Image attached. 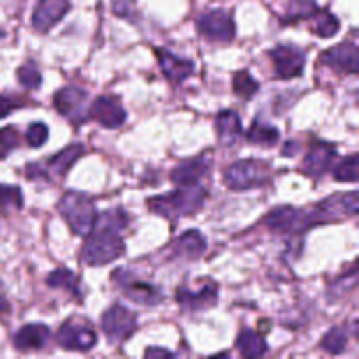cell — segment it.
<instances>
[{"label":"cell","mask_w":359,"mask_h":359,"mask_svg":"<svg viewBox=\"0 0 359 359\" xmlns=\"http://www.w3.org/2000/svg\"><path fill=\"white\" fill-rule=\"evenodd\" d=\"M128 223V216L123 209L107 210L97 219L93 230L88 235L81 258L90 266H102L114 262L125 252V242H123L119 231Z\"/></svg>","instance_id":"obj_1"},{"label":"cell","mask_w":359,"mask_h":359,"mask_svg":"<svg viewBox=\"0 0 359 359\" xmlns=\"http://www.w3.org/2000/svg\"><path fill=\"white\" fill-rule=\"evenodd\" d=\"M205 202V189L200 188L198 184L193 186H179L177 191H172L168 195L154 196L147 200V207L154 214L167 217V219H175V217L193 216L198 212Z\"/></svg>","instance_id":"obj_2"},{"label":"cell","mask_w":359,"mask_h":359,"mask_svg":"<svg viewBox=\"0 0 359 359\" xmlns=\"http://www.w3.org/2000/svg\"><path fill=\"white\" fill-rule=\"evenodd\" d=\"M58 210L69 223L70 230L81 237H88L97 223V210H95L93 202L83 193H65L60 200Z\"/></svg>","instance_id":"obj_3"},{"label":"cell","mask_w":359,"mask_h":359,"mask_svg":"<svg viewBox=\"0 0 359 359\" xmlns=\"http://www.w3.org/2000/svg\"><path fill=\"white\" fill-rule=\"evenodd\" d=\"M270 179V168L265 161L242 160L224 170V182L233 191L259 188Z\"/></svg>","instance_id":"obj_4"},{"label":"cell","mask_w":359,"mask_h":359,"mask_svg":"<svg viewBox=\"0 0 359 359\" xmlns=\"http://www.w3.org/2000/svg\"><path fill=\"white\" fill-rule=\"evenodd\" d=\"M112 280L118 284L119 290L123 291V294L128 300L135 302L139 305H158L165 298L160 287L153 286L149 283H144V280H139L128 270H116L112 273Z\"/></svg>","instance_id":"obj_5"},{"label":"cell","mask_w":359,"mask_h":359,"mask_svg":"<svg viewBox=\"0 0 359 359\" xmlns=\"http://www.w3.org/2000/svg\"><path fill=\"white\" fill-rule=\"evenodd\" d=\"M359 210L358 191L335 195L319 203L314 210H311L314 224L328 223V221L342 219V217H356Z\"/></svg>","instance_id":"obj_6"},{"label":"cell","mask_w":359,"mask_h":359,"mask_svg":"<svg viewBox=\"0 0 359 359\" xmlns=\"http://www.w3.org/2000/svg\"><path fill=\"white\" fill-rule=\"evenodd\" d=\"M137 328V319L132 311L123 305H112L104 312L102 318V332L109 339V342L119 344L133 335Z\"/></svg>","instance_id":"obj_7"},{"label":"cell","mask_w":359,"mask_h":359,"mask_svg":"<svg viewBox=\"0 0 359 359\" xmlns=\"http://www.w3.org/2000/svg\"><path fill=\"white\" fill-rule=\"evenodd\" d=\"M60 347L67 351H90L97 344V333L81 319H69L56 333Z\"/></svg>","instance_id":"obj_8"},{"label":"cell","mask_w":359,"mask_h":359,"mask_svg":"<svg viewBox=\"0 0 359 359\" xmlns=\"http://www.w3.org/2000/svg\"><path fill=\"white\" fill-rule=\"evenodd\" d=\"M265 223L270 230L279 231V233H293V231H305L314 226L312 214L305 210L294 209V207L284 205L279 209H273L265 217Z\"/></svg>","instance_id":"obj_9"},{"label":"cell","mask_w":359,"mask_h":359,"mask_svg":"<svg viewBox=\"0 0 359 359\" xmlns=\"http://www.w3.org/2000/svg\"><path fill=\"white\" fill-rule=\"evenodd\" d=\"M196 28L203 37L214 42H230L235 37L233 20L223 9H212L203 13L196 21Z\"/></svg>","instance_id":"obj_10"},{"label":"cell","mask_w":359,"mask_h":359,"mask_svg":"<svg viewBox=\"0 0 359 359\" xmlns=\"http://www.w3.org/2000/svg\"><path fill=\"white\" fill-rule=\"evenodd\" d=\"M273 60V69L279 79H293L304 72L305 53L294 46H277L270 51Z\"/></svg>","instance_id":"obj_11"},{"label":"cell","mask_w":359,"mask_h":359,"mask_svg":"<svg viewBox=\"0 0 359 359\" xmlns=\"http://www.w3.org/2000/svg\"><path fill=\"white\" fill-rule=\"evenodd\" d=\"M90 116L95 121L100 123L104 128L109 130L119 128L126 119V112L121 107L118 98L107 97V95L95 98L90 107Z\"/></svg>","instance_id":"obj_12"},{"label":"cell","mask_w":359,"mask_h":359,"mask_svg":"<svg viewBox=\"0 0 359 359\" xmlns=\"http://www.w3.org/2000/svg\"><path fill=\"white\" fill-rule=\"evenodd\" d=\"M70 9L69 0H39L32 16V25L37 32L51 30Z\"/></svg>","instance_id":"obj_13"},{"label":"cell","mask_w":359,"mask_h":359,"mask_svg":"<svg viewBox=\"0 0 359 359\" xmlns=\"http://www.w3.org/2000/svg\"><path fill=\"white\" fill-rule=\"evenodd\" d=\"M86 91H83L77 86H67L62 88L58 93L55 95L53 102H55V107L60 114L67 116L72 121H83L86 116H84V102H86Z\"/></svg>","instance_id":"obj_14"},{"label":"cell","mask_w":359,"mask_h":359,"mask_svg":"<svg viewBox=\"0 0 359 359\" xmlns=\"http://www.w3.org/2000/svg\"><path fill=\"white\" fill-rule=\"evenodd\" d=\"M335 156L337 151L333 144L316 142L314 146L309 149L307 156H305L302 172H304L305 175H309V177H319V175H323L330 167H332Z\"/></svg>","instance_id":"obj_15"},{"label":"cell","mask_w":359,"mask_h":359,"mask_svg":"<svg viewBox=\"0 0 359 359\" xmlns=\"http://www.w3.org/2000/svg\"><path fill=\"white\" fill-rule=\"evenodd\" d=\"M323 62L346 74H358L359 51L354 42H342L323 55Z\"/></svg>","instance_id":"obj_16"},{"label":"cell","mask_w":359,"mask_h":359,"mask_svg":"<svg viewBox=\"0 0 359 359\" xmlns=\"http://www.w3.org/2000/svg\"><path fill=\"white\" fill-rule=\"evenodd\" d=\"M177 302L181 304L182 309L191 312L203 311V309H210L216 305L217 302V286L210 280L203 283V286L198 291L186 290L181 287L177 291Z\"/></svg>","instance_id":"obj_17"},{"label":"cell","mask_w":359,"mask_h":359,"mask_svg":"<svg viewBox=\"0 0 359 359\" xmlns=\"http://www.w3.org/2000/svg\"><path fill=\"white\" fill-rule=\"evenodd\" d=\"M210 165V154H202V156L195 158V160H189L181 163L179 167H175L172 170L170 179L172 182H175L177 186H193L198 184L200 179L205 175V172L209 170Z\"/></svg>","instance_id":"obj_18"},{"label":"cell","mask_w":359,"mask_h":359,"mask_svg":"<svg viewBox=\"0 0 359 359\" xmlns=\"http://www.w3.org/2000/svg\"><path fill=\"white\" fill-rule=\"evenodd\" d=\"M207 249V241L198 230L184 231L172 245V255L179 259H198Z\"/></svg>","instance_id":"obj_19"},{"label":"cell","mask_w":359,"mask_h":359,"mask_svg":"<svg viewBox=\"0 0 359 359\" xmlns=\"http://www.w3.org/2000/svg\"><path fill=\"white\" fill-rule=\"evenodd\" d=\"M51 339V332L46 325H27L14 335V347L20 351L42 349Z\"/></svg>","instance_id":"obj_20"},{"label":"cell","mask_w":359,"mask_h":359,"mask_svg":"<svg viewBox=\"0 0 359 359\" xmlns=\"http://www.w3.org/2000/svg\"><path fill=\"white\" fill-rule=\"evenodd\" d=\"M158 62H160L161 70H163L165 77L174 83H182L184 79H188L189 76L193 74L195 67H193V62L189 60H182L177 58L172 53L165 51V49H158L156 51Z\"/></svg>","instance_id":"obj_21"},{"label":"cell","mask_w":359,"mask_h":359,"mask_svg":"<svg viewBox=\"0 0 359 359\" xmlns=\"http://www.w3.org/2000/svg\"><path fill=\"white\" fill-rule=\"evenodd\" d=\"M217 139L223 146H233L242 137L241 118L235 111H223L216 118Z\"/></svg>","instance_id":"obj_22"},{"label":"cell","mask_w":359,"mask_h":359,"mask_svg":"<svg viewBox=\"0 0 359 359\" xmlns=\"http://www.w3.org/2000/svg\"><path fill=\"white\" fill-rule=\"evenodd\" d=\"M237 349L244 358H259L266 354L269 346L259 333L252 332V330H244L237 337Z\"/></svg>","instance_id":"obj_23"},{"label":"cell","mask_w":359,"mask_h":359,"mask_svg":"<svg viewBox=\"0 0 359 359\" xmlns=\"http://www.w3.org/2000/svg\"><path fill=\"white\" fill-rule=\"evenodd\" d=\"M84 154V147L81 144H72V146L65 147L60 153H56L55 156L49 160V168L55 172L56 175H65L70 170L74 163L79 160Z\"/></svg>","instance_id":"obj_24"},{"label":"cell","mask_w":359,"mask_h":359,"mask_svg":"<svg viewBox=\"0 0 359 359\" xmlns=\"http://www.w3.org/2000/svg\"><path fill=\"white\" fill-rule=\"evenodd\" d=\"M245 137L252 144H258V146L263 147H273L277 144V140H279V130L276 126L266 125V123L255 121L251 125V128L248 130V133H245Z\"/></svg>","instance_id":"obj_25"},{"label":"cell","mask_w":359,"mask_h":359,"mask_svg":"<svg viewBox=\"0 0 359 359\" xmlns=\"http://www.w3.org/2000/svg\"><path fill=\"white\" fill-rule=\"evenodd\" d=\"M347 340H349V335H347L346 328H332L321 340V347L328 354H342L347 347Z\"/></svg>","instance_id":"obj_26"},{"label":"cell","mask_w":359,"mask_h":359,"mask_svg":"<svg viewBox=\"0 0 359 359\" xmlns=\"http://www.w3.org/2000/svg\"><path fill=\"white\" fill-rule=\"evenodd\" d=\"M23 207V195L16 186L0 184V216L11 210H20Z\"/></svg>","instance_id":"obj_27"},{"label":"cell","mask_w":359,"mask_h":359,"mask_svg":"<svg viewBox=\"0 0 359 359\" xmlns=\"http://www.w3.org/2000/svg\"><path fill=\"white\" fill-rule=\"evenodd\" d=\"M316 23H314V32L321 39H330L340 30V23L332 13H326V11H318L314 14Z\"/></svg>","instance_id":"obj_28"},{"label":"cell","mask_w":359,"mask_h":359,"mask_svg":"<svg viewBox=\"0 0 359 359\" xmlns=\"http://www.w3.org/2000/svg\"><path fill=\"white\" fill-rule=\"evenodd\" d=\"M259 90V84L252 79L251 74L248 70H241L233 76V91L238 95V97L245 98H252L256 95V91Z\"/></svg>","instance_id":"obj_29"},{"label":"cell","mask_w":359,"mask_h":359,"mask_svg":"<svg viewBox=\"0 0 359 359\" xmlns=\"http://www.w3.org/2000/svg\"><path fill=\"white\" fill-rule=\"evenodd\" d=\"M319 11L316 0H290L287 6V21H297L302 18H312Z\"/></svg>","instance_id":"obj_30"},{"label":"cell","mask_w":359,"mask_h":359,"mask_svg":"<svg viewBox=\"0 0 359 359\" xmlns=\"http://www.w3.org/2000/svg\"><path fill=\"white\" fill-rule=\"evenodd\" d=\"M48 286L51 287H65L70 293H74L76 297H79V290H77V279L70 270L67 269H58L53 273H49L48 277Z\"/></svg>","instance_id":"obj_31"},{"label":"cell","mask_w":359,"mask_h":359,"mask_svg":"<svg viewBox=\"0 0 359 359\" xmlns=\"http://www.w3.org/2000/svg\"><path fill=\"white\" fill-rule=\"evenodd\" d=\"M358 154H351L349 158L342 161V163L337 165L333 168V175L339 182H356L359 174H358Z\"/></svg>","instance_id":"obj_32"},{"label":"cell","mask_w":359,"mask_h":359,"mask_svg":"<svg viewBox=\"0 0 359 359\" xmlns=\"http://www.w3.org/2000/svg\"><path fill=\"white\" fill-rule=\"evenodd\" d=\"M18 81L27 90H37L42 83V77L34 63H25V65L18 69Z\"/></svg>","instance_id":"obj_33"},{"label":"cell","mask_w":359,"mask_h":359,"mask_svg":"<svg viewBox=\"0 0 359 359\" xmlns=\"http://www.w3.org/2000/svg\"><path fill=\"white\" fill-rule=\"evenodd\" d=\"M27 142L28 146L32 147H41L48 142V137H49V130L44 123H34V125L28 126L27 130Z\"/></svg>","instance_id":"obj_34"},{"label":"cell","mask_w":359,"mask_h":359,"mask_svg":"<svg viewBox=\"0 0 359 359\" xmlns=\"http://www.w3.org/2000/svg\"><path fill=\"white\" fill-rule=\"evenodd\" d=\"M18 144H20V133L16 128H13V126L0 128V158L9 154Z\"/></svg>","instance_id":"obj_35"},{"label":"cell","mask_w":359,"mask_h":359,"mask_svg":"<svg viewBox=\"0 0 359 359\" xmlns=\"http://www.w3.org/2000/svg\"><path fill=\"white\" fill-rule=\"evenodd\" d=\"M112 13L119 18L133 20V14H135V0H112Z\"/></svg>","instance_id":"obj_36"},{"label":"cell","mask_w":359,"mask_h":359,"mask_svg":"<svg viewBox=\"0 0 359 359\" xmlns=\"http://www.w3.org/2000/svg\"><path fill=\"white\" fill-rule=\"evenodd\" d=\"M13 109H14L13 102H11L7 97H2V95H0V119L6 118Z\"/></svg>","instance_id":"obj_37"},{"label":"cell","mask_w":359,"mask_h":359,"mask_svg":"<svg viewBox=\"0 0 359 359\" xmlns=\"http://www.w3.org/2000/svg\"><path fill=\"white\" fill-rule=\"evenodd\" d=\"M170 358L172 353L170 351H165V349H156V347H153V349H147L146 351V358Z\"/></svg>","instance_id":"obj_38"},{"label":"cell","mask_w":359,"mask_h":359,"mask_svg":"<svg viewBox=\"0 0 359 359\" xmlns=\"http://www.w3.org/2000/svg\"><path fill=\"white\" fill-rule=\"evenodd\" d=\"M298 147H300L298 144L287 142L283 149V156H294V154L298 153Z\"/></svg>","instance_id":"obj_39"},{"label":"cell","mask_w":359,"mask_h":359,"mask_svg":"<svg viewBox=\"0 0 359 359\" xmlns=\"http://www.w3.org/2000/svg\"><path fill=\"white\" fill-rule=\"evenodd\" d=\"M7 311H9V304H7L6 298H4L2 294H0V314H6Z\"/></svg>","instance_id":"obj_40"},{"label":"cell","mask_w":359,"mask_h":359,"mask_svg":"<svg viewBox=\"0 0 359 359\" xmlns=\"http://www.w3.org/2000/svg\"><path fill=\"white\" fill-rule=\"evenodd\" d=\"M0 35H2V34H0Z\"/></svg>","instance_id":"obj_41"}]
</instances>
